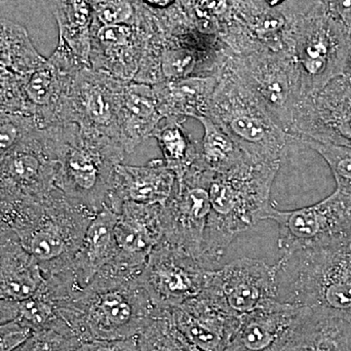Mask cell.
<instances>
[{
  "label": "cell",
  "instance_id": "cb8c5ba5",
  "mask_svg": "<svg viewBox=\"0 0 351 351\" xmlns=\"http://www.w3.org/2000/svg\"><path fill=\"white\" fill-rule=\"evenodd\" d=\"M43 269L15 233L0 228V299L24 301L45 287Z\"/></svg>",
  "mask_w": 351,
  "mask_h": 351
},
{
  "label": "cell",
  "instance_id": "d4e9b609",
  "mask_svg": "<svg viewBox=\"0 0 351 351\" xmlns=\"http://www.w3.org/2000/svg\"><path fill=\"white\" fill-rule=\"evenodd\" d=\"M162 119L152 85L129 82L119 119V140L126 154L152 138Z\"/></svg>",
  "mask_w": 351,
  "mask_h": 351
},
{
  "label": "cell",
  "instance_id": "44dd1931",
  "mask_svg": "<svg viewBox=\"0 0 351 351\" xmlns=\"http://www.w3.org/2000/svg\"><path fill=\"white\" fill-rule=\"evenodd\" d=\"M163 235L162 204L124 203L115 225L117 252L110 265L128 274H142Z\"/></svg>",
  "mask_w": 351,
  "mask_h": 351
},
{
  "label": "cell",
  "instance_id": "e575fe53",
  "mask_svg": "<svg viewBox=\"0 0 351 351\" xmlns=\"http://www.w3.org/2000/svg\"><path fill=\"white\" fill-rule=\"evenodd\" d=\"M94 21L101 25L138 24L144 19L141 0H91Z\"/></svg>",
  "mask_w": 351,
  "mask_h": 351
},
{
  "label": "cell",
  "instance_id": "8992f818",
  "mask_svg": "<svg viewBox=\"0 0 351 351\" xmlns=\"http://www.w3.org/2000/svg\"><path fill=\"white\" fill-rule=\"evenodd\" d=\"M218 75L206 117L223 127L251 160L281 163L289 145L297 144L295 138L225 66Z\"/></svg>",
  "mask_w": 351,
  "mask_h": 351
},
{
  "label": "cell",
  "instance_id": "d590c367",
  "mask_svg": "<svg viewBox=\"0 0 351 351\" xmlns=\"http://www.w3.org/2000/svg\"><path fill=\"white\" fill-rule=\"evenodd\" d=\"M302 145L322 156L332 171L337 189L351 195V147L306 141Z\"/></svg>",
  "mask_w": 351,
  "mask_h": 351
},
{
  "label": "cell",
  "instance_id": "d6a6232c",
  "mask_svg": "<svg viewBox=\"0 0 351 351\" xmlns=\"http://www.w3.org/2000/svg\"><path fill=\"white\" fill-rule=\"evenodd\" d=\"M197 120L204 130L199 141L200 163L203 167L219 174L243 162L247 156L223 127L207 117Z\"/></svg>",
  "mask_w": 351,
  "mask_h": 351
},
{
  "label": "cell",
  "instance_id": "3957f363",
  "mask_svg": "<svg viewBox=\"0 0 351 351\" xmlns=\"http://www.w3.org/2000/svg\"><path fill=\"white\" fill-rule=\"evenodd\" d=\"M280 164L255 162L247 157L232 169L214 175L200 258L203 267L213 269L240 233L265 219L274 207L270 195Z\"/></svg>",
  "mask_w": 351,
  "mask_h": 351
},
{
  "label": "cell",
  "instance_id": "7a4b0ae2",
  "mask_svg": "<svg viewBox=\"0 0 351 351\" xmlns=\"http://www.w3.org/2000/svg\"><path fill=\"white\" fill-rule=\"evenodd\" d=\"M112 265L86 287L58 301L60 315L80 343L136 338L161 313L140 278Z\"/></svg>",
  "mask_w": 351,
  "mask_h": 351
},
{
  "label": "cell",
  "instance_id": "ac0fdd59",
  "mask_svg": "<svg viewBox=\"0 0 351 351\" xmlns=\"http://www.w3.org/2000/svg\"><path fill=\"white\" fill-rule=\"evenodd\" d=\"M295 16L290 9L243 0L232 25L221 39L232 55L269 50L292 56Z\"/></svg>",
  "mask_w": 351,
  "mask_h": 351
},
{
  "label": "cell",
  "instance_id": "d6986e66",
  "mask_svg": "<svg viewBox=\"0 0 351 351\" xmlns=\"http://www.w3.org/2000/svg\"><path fill=\"white\" fill-rule=\"evenodd\" d=\"M313 311L270 302L239 317L226 351H285Z\"/></svg>",
  "mask_w": 351,
  "mask_h": 351
},
{
  "label": "cell",
  "instance_id": "f35d334b",
  "mask_svg": "<svg viewBox=\"0 0 351 351\" xmlns=\"http://www.w3.org/2000/svg\"><path fill=\"white\" fill-rule=\"evenodd\" d=\"M34 330L19 319L9 321L0 326V351H14L32 338Z\"/></svg>",
  "mask_w": 351,
  "mask_h": 351
},
{
  "label": "cell",
  "instance_id": "7402d4cb",
  "mask_svg": "<svg viewBox=\"0 0 351 351\" xmlns=\"http://www.w3.org/2000/svg\"><path fill=\"white\" fill-rule=\"evenodd\" d=\"M177 176L162 158L149 159L143 165L121 163L115 169L106 205L119 213L125 202L165 204L174 195Z\"/></svg>",
  "mask_w": 351,
  "mask_h": 351
},
{
  "label": "cell",
  "instance_id": "4316f807",
  "mask_svg": "<svg viewBox=\"0 0 351 351\" xmlns=\"http://www.w3.org/2000/svg\"><path fill=\"white\" fill-rule=\"evenodd\" d=\"M219 75L195 76L152 85L164 119L206 117Z\"/></svg>",
  "mask_w": 351,
  "mask_h": 351
},
{
  "label": "cell",
  "instance_id": "2e32d148",
  "mask_svg": "<svg viewBox=\"0 0 351 351\" xmlns=\"http://www.w3.org/2000/svg\"><path fill=\"white\" fill-rule=\"evenodd\" d=\"M292 135L306 141L351 147V75L335 78L295 108Z\"/></svg>",
  "mask_w": 351,
  "mask_h": 351
},
{
  "label": "cell",
  "instance_id": "4fadbf2b",
  "mask_svg": "<svg viewBox=\"0 0 351 351\" xmlns=\"http://www.w3.org/2000/svg\"><path fill=\"white\" fill-rule=\"evenodd\" d=\"M214 175L196 166L178 180L174 195L163 204L162 241L199 262L211 210L209 189Z\"/></svg>",
  "mask_w": 351,
  "mask_h": 351
},
{
  "label": "cell",
  "instance_id": "7c38bea8",
  "mask_svg": "<svg viewBox=\"0 0 351 351\" xmlns=\"http://www.w3.org/2000/svg\"><path fill=\"white\" fill-rule=\"evenodd\" d=\"M0 200H41L56 186L57 161L47 128L0 156Z\"/></svg>",
  "mask_w": 351,
  "mask_h": 351
},
{
  "label": "cell",
  "instance_id": "ba28073f",
  "mask_svg": "<svg viewBox=\"0 0 351 351\" xmlns=\"http://www.w3.org/2000/svg\"><path fill=\"white\" fill-rule=\"evenodd\" d=\"M350 55L351 29L329 12L324 1L314 2L306 13L295 12L292 57L302 96L348 73Z\"/></svg>",
  "mask_w": 351,
  "mask_h": 351
},
{
  "label": "cell",
  "instance_id": "52a82bcc",
  "mask_svg": "<svg viewBox=\"0 0 351 351\" xmlns=\"http://www.w3.org/2000/svg\"><path fill=\"white\" fill-rule=\"evenodd\" d=\"M133 82L156 85L168 80L219 75L232 53L218 36L195 29L166 32L154 14Z\"/></svg>",
  "mask_w": 351,
  "mask_h": 351
},
{
  "label": "cell",
  "instance_id": "9a60e30c",
  "mask_svg": "<svg viewBox=\"0 0 351 351\" xmlns=\"http://www.w3.org/2000/svg\"><path fill=\"white\" fill-rule=\"evenodd\" d=\"M228 313L241 317L270 302L278 301V265L243 258L210 270L203 291Z\"/></svg>",
  "mask_w": 351,
  "mask_h": 351
},
{
  "label": "cell",
  "instance_id": "83f0119b",
  "mask_svg": "<svg viewBox=\"0 0 351 351\" xmlns=\"http://www.w3.org/2000/svg\"><path fill=\"white\" fill-rule=\"evenodd\" d=\"M186 120L165 119V124L159 125L152 133L156 140L166 165L182 179L186 173L201 165L199 141L191 138L184 129Z\"/></svg>",
  "mask_w": 351,
  "mask_h": 351
},
{
  "label": "cell",
  "instance_id": "4dcf8cb0",
  "mask_svg": "<svg viewBox=\"0 0 351 351\" xmlns=\"http://www.w3.org/2000/svg\"><path fill=\"white\" fill-rule=\"evenodd\" d=\"M243 0H178L174 4L191 29L219 38L230 29Z\"/></svg>",
  "mask_w": 351,
  "mask_h": 351
},
{
  "label": "cell",
  "instance_id": "ee69618b",
  "mask_svg": "<svg viewBox=\"0 0 351 351\" xmlns=\"http://www.w3.org/2000/svg\"><path fill=\"white\" fill-rule=\"evenodd\" d=\"M348 73H350V75H351V55H350V66H348Z\"/></svg>",
  "mask_w": 351,
  "mask_h": 351
},
{
  "label": "cell",
  "instance_id": "603a6c76",
  "mask_svg": "<svg viewBox=\"0 0 351 351\" xmlns=\"http://www.w3.org/2000/svg\"><path fill=\"white\" fill-rule=\"evenodd\" d=\"M182 334L200 351H226L239 318L232 315L204 293L170 311Z\"/></svg>",
  "mask_w": 351,
  "mask_h": 351
},
{
  "label": "cell",
  "instance_id": "5b68a950",
  "mask_svg": "<svg viewBox=\"0 0 351 351\" xmlns=\"http://www.w3.org/2000/svg\"><path fill=\"white\" fill-rule=\"evenodd\" d=\"M57 161L56 186L85 206L99 212L112 191L115 169L126 152L100 132L66 122L47 127Z\"/></svg>",
  "mask_w": 351,
  "mask_h": 351
},
{
  "label": "cell",
  "instance_id": "74e56055",
  "mask_svg": "<svg viewBox=\"0 0 351 351\" xmlns=\"http://www.w3.org/2000/svg\"><path fill=\"white\" fill-rule=\"evenodd\" d=\"M80 343L73 337L46 330L34 332L24 345L14 351H73Z\"/></svg>",
  "mask_w": 351,
  "mask_h": 351
},
{
  "label": "cell",
  "instance_id": "277c9868",
  "mask_svg": "<svg viewBox=\"0 0 351 351\" xmlns=\"http://www.w3.org/2000/svg\"><path fill=\"white\" fill-rule=\"evenodd\" d=\"M278 301L351 325V228L316 248L282 256Z\"/></svg>",
  "mask_w": 351,
  "mask_h": 351
},
{
  "label": "cell",
  "instance_id": "f1b7e54d",
  "mask_svg": "<svg viewBox=\"0 0 351 351\" xmlns=\"http://www.w3.org/2000/svg\"><path fill=\"white\" fill-rule=\"evenodd\" d=\"M54 14L63 38L84 63L89 64L91 29L94 21L91 0H54Z\"/></svg>",
  "mask_w": 351,
  "mask_h": 351
},
{
  "label": "cell",
  "instance_id": "30bf717a",
  "mask_svg": "<svg viewBox=\"0 0 351 351\" xmlns=\"http://www.w3.org/2000/svg\"><path fill=\"white\" fill-rule=\"evenodd\" d=\"M225 68L293 137L295 108L304 97L293 57L283 52L255 51L246 55H230Z\"/></svg>",
  "mask_w": 351,
  "mask_h": 351
},
{
  "label": "cell",
  "instance_id": "5bb4252c",
  "mask_svg": "<svg viewBox=\"0 0 351 351\" xmlns=\"http://www.w3.org/2000/svg\"><path fill=\"white\" fill-rule=\"evenodd\" d=\"M128 82L106 71L83 66L69 89L62 123H75L119 143V113Z\"/></svg>",
  "mask_w": 351,
  "mask_h": 351
},
{
  "label": "cell",
  "instance_id": "9c48e42d",
  "mask_svg": "<svg viewBox=\"0 0 351 351\" xmlns=\"http://www.w3.org/2000/svg\"><path fill=\"white\" fill-rule=\"evenodd\" d=\"M89 66L59 38L45 63L24 76L1 73V110L22 112L38 120L41 128L62 123L64 103L76 73Z\"/></svg>",
  "mask_w": 351,
  "mask_h": 351
},
{
  "label": "cell",
  "instance_id": "484cf974",
  "mask_svg": "<svg viewBox=\"0 0 351 351\" xmlns=\"http://www.w3.org/2000/svg\"><path fill=\"white\" fill-rule=\"evenodd\" d=\"M119 213L105 205L92 219L82 247L73 263V271L80 287L85 288L115 257L114 228Z\"/></svg>",
  "mask_w": 351,
  "mask_h": 351
},
{
  "label": "cell",
  "instance_id": "60d3db41",
  "mask_svg": "<svg viewBox=\"0 0 351 351\" xmlns=\"http://www.w3.org/2000/svg\"><path fill=\"white\" fill-rule=\"evenodd\" d=\"M328 10L351 29V0H324Z\"/></svg>",
  "mask_w": 351,
  "mask_h": 351
},
{
  "label": "cell",
  "instance_id": "8d00e7d4",
  "mask_svg": "<svg viewBox=\"0 0 351 351\" xmlns=\"http://www.w3.org/2000/svg\"><path fill=\"white\" fill-rule=\"evenodd\" d=\"M0 156L41 128L38 120L22 112H0Z\"/></svg>",
  "mask_w": 351,
  "mask_h": 351
},
{
  "label": "cell",
  "instance_id": "6da1fadb",
  "mask_svg": "<svg viewBox=\"0 0 351 351\" xmlns=\"http://www.w3.org/2000/svg\"><path fill=\"white\" fill-rule=\"evenodd\" d=\"M97 213L58 188L41 200H0V226L15 233L47 282L62 287H80L73 263Z\"/></svg>",
  "mask_w": 351,
  "mask_h": 351
},
{
  "label": "cell",
  "instance_id": "e0dca14e",
  "mask_svg": "<svg viewBox=\"0 0 351 351\" xmlns=\"http://www.w3.org/2000/svg\"><path fill=\"white\" fill-rule=\"evenodd\" d=\"M210 270L186 252L161 241L140 278L156 308L166 311L199 295L206 288Z\"/></svg>",
  "mask_w": 351,
  "mask_h": 351
},
{
  "label": "cell",
  "instance_id": "8fae6325",
  "mask_svg": "<svg viewBox=\"0 0 351 351\" xmlns=\"http://www.w3.org/2000/svg\"><path fill=\"white\" fill-rule=\"evenodd\" d=\"M265 219L278 226L282 256L316 248L351 228V195L336 189L325 199L300 209L281 211L272 207Z\"/></svg>",
  "mask_w": 351,
  "mask_h": 351
},
{
  "label": "cell",
  "instance_id": "1f68e13d",
  "mask_svg": "<svg viewBox=\"0 0 351 351\" xmlns=\"http://www.w3.org/2000/svg\"><path fill=\"white\" fill-rule=\"evenodd\" d=\"M0 31L1 73L24 76L45 63L23 25L1 19Z\"/></svg>",
  "mask_w": 351,
  "mask_h": 351
},
{
  "label": "cell",
  "instance_id": "f546056e",
  "mask_svg": "<svg viewBox=\"0 0 351 351\" xmlns=\"http://www.w3.org/2000/svg\"><path fill=\"white\" fill-rule=\"evenodd\" d=\"M285 351H351V325L313 311Z\"/></svg>",
  "mask_w": 351,
  "mask_h": 351
},
{
  "label": "cell",
  "instance_id": "ffe728a7",
  "mask_svg": "<svg viewBox=\"0 0 351 351\" xmlns=\"http://www.w3.org/2000/svg\"><path fill=\"white\" fill-rule=\"evenodd\" d=\"M151 21L145 6L144 19L138 24L101 25L93 22L89 64L125 82H133L140 66Z\"/></svg>",
  "mask_w": 351,
  "mask_h": 351
},
{
  "label": "cell",
  "instance_id": "836d02e7",
  "mask_svg": "<svg viewBox=\"0 0 351 351\" xmlns=\"http://www.w3.org/2000/svg\"><path fill=\"white\" fill-rule=\"evenodd\" d=\"M137 339L138 351H200L177 327L170 311L157 314Z\"/></svg>",
  "mask_w": 351,
  "mask_h": 351
},
{
  "label": "cell",
  "instance_id": "b9f144b4",
  "mask_svg": "<svg viewBox=\"0 0 351 351\" xmlns=\"http://www.w3.org/2000/svg\"><path fill=\"white\" fill-rule=\"evenodd\" d=\"M141 1L152 10L162 11L174 5L178 0H141Z\"/></svg>",
  "mask_w": 351,
  "mask_h": 351
},
{
  "label": "cell",
  "instance_id": "ab89813d",
  "mask_svg": "<svg viewBox=\"0 0 351 351\" xmlns=\"http://www.w3.org/2000/svg\"><path fill=\"white\" fill-rule=\"evenodd\" d=\"M73 351H138V339L122 341H91L80 343Z\"/></svg>",
  "mask_w": 351,
  "mask_h": 351
},
{
  "label": "cell",
  "instance_id": "7bdbcfd3",
  "mask_svg": "<svg viewBox=\"0 0 351 351\" xmlns=\"http://www.w3.org/2000/svg\"><path fill=\"white\" fill-rule=\"evenodd\" d=\"M265 1L270 7H279L285 0H265Z\"/></svg>",
  "mask_w": 351,
  "mask_h": 351
}]
</instances>
